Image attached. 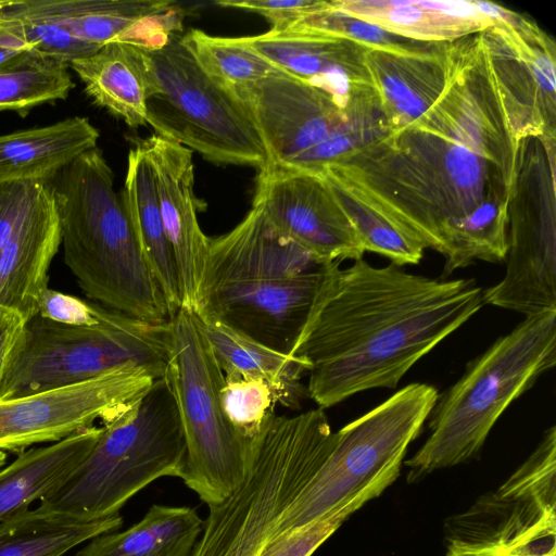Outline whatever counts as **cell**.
<instances>
[{
	"mask_svg": "<svg viewBox=\"0 0 556 556\" xmlns=\"http://www.w3.org/2000/svg\"><path fill=\"white\" fill-rule=\"evenodd\" d=\"M448 53L447 86L421 117L320 173L440 253L444 277L505 260L520 147L481 33L450 41Z\"/></svg>",
	"mask_w": 556,
	"mask_h": 556,
	"instance_id": "6da1fadb",
	"label": "cell"
},
{
	"mask_svg": "<svg viewBox=\"0 0 556 556\" xmlns=\"http://www.w3.org/2000/svg\"><path fill=\"white\" fill-rule=\"evenodd\" d=\"M483 305L473 279H433L364 258L332 268L292 354L309 366L307 394L325 409L394 389Z\"/></svg>",
	"mask_w": 556,
	"mask_h": 556,
	"instance_id": "7a4b0ae2",
	"label": "cell"
},
{
	"mask_svg": "<svg viewBox=\"0 0 556 556\" xmlns=\"http://www.w3.org/2000/svg\"><path fill=\"white\" fill-rule=\"evenodd\" d=\"M279 233L257 203L210 238L193 313L291 355L336 264Z\"/></svg>",
	"mask_w": 556,
	"mask_h": 556,
	"instance_id": "3957f363",
	"label": "cell"
},
{
	"mask_svg": "<svg viewBox=\"0 0 556 556\" xmlns=\"http://www.w3.org/2000/svg\"><path fill=\"white\" fill-rule=\"evenodd\" d=\"M113 182L98 147L50 180L64 262L91 300L134 318L168 323L167 303Z\"/></svg>",
	"mask_w": 556,
	"mask_h": 556,
	"instance_id": "277c9868",
	"label": "cell"
},
{
	"mask_svg": "<svg viewBox=\"0 0 556 556\" xmlns=\"http://www.w3.org/2000/svg\"><path fill=\"white\" fill-rule=\"evenodd\" d=\"M556 365V309L526 316L439 394L428 439L406 462L407 480L476 458L506 408Z\"/></svg>",
	"mask_w": 556,
	"mask_h": 556,
	"instance_id": "5b68a950",
	"label": "cell"
},
{
	"mask_svg": "<svg viewBox=\"0 0 556 556\" xmlns=\"http://www.w3.org/2000/svg\"><path fill=\"white\" fill-rule=\"evenodd\" d=\"M185 459L179 412L164 376L129 409L102 425L86 458L39 500L38 508L84 521L109 518L153 481L181 478Z\"/></svg>",
	"mask_w": 556,
	"mask_h": 556,
	"instance_id": "8992f818",
	"label": "cell"
},
{
	"mask_svg": "<svg viewBox=\"0 0 556 556\" xmlns=\"http://www.w3.org/2000/svg\"><path fill=\"white\" fill-rule=\"evenodd\" d=\"M336 442L337 432L321 408L291 417L271 414L252 441L245 480L232 495L207 506L188 556H258Z\"/></svg>",
	"mask_w": 556,
	"mask_h": 556,
	"instance_id": "52a82bcc",
	"label": "cell"
},
{
	"mask_svg": "<svg viewBox=\"0 0 556 556\" xmlns=\"http://www.w3.org/2000/svg\"><path fill=\"white\" fill-rule=\"evenodd\" d=\"M170 324H154L109 309L94 326H72L34 316L3 370L0 401L74 386L124 367L166 375Z\"/></svg>",
	"mask_w": 556,
	"mask_h": 556,
	"instance_id": "ba28073f",
	"label": "cell"
},
{
	"mask_svg": "<svg viewBox=\"0 0 556 556\" xmlns=\"http://www.w3.org/2000/svg\"><path fill=\"white\" fill-rule=\"evenodd\" d=\"M236 91L261 135L266 164L320 174L390 131L379 99L345 103L283 72Z\"/></svg>",
	"mask_w": 556,
	"mask_h": 556,
	"instance_id": "9c48e42d",
	"label": "cell"
},
{
	"mask_svg": "<svg viewBox=\"0 0 556 556\" xmlns=\"http://www.w3.org/2000/svg\"><path fill=\"white\" fill-rule=\"evenodd\" d=\"M157 92L147 101L155 135L217 165L262 168L267 153L237 91L207 74L179 33L148 49Z\"/></svg>",
	"mask_w": 556,
	"mask_h": 556,
	"instance_id": "30bf717a",
	"label": "cell"
},
{
	"mask_svg": "<svg viewBox=\"0 0 556 556\" xmlns=\"http://www.w3.org/2000/svg\"><path fill=\"white\" fill-rule=\"evenodd\" d=\"M170 356L166 370L186 442L181 480L207 506L232 495L245 480L252 441L224 413L219 391L225 376L193 311L180 307L169 320Z\"/></svg>",
	"mask_w": 556,
	"mask_h": 556,
	"instance_id": "8fae6325",
	"label": "cell"
},
{
	"mask_svg": "<svg viewBox=\"0 0 556 556\" xmlns=\"http://www.w3.org/2000/svg\"><path fill=\"white\" fill-rule=\"evenodd\" d=\"M438 396L431 384L409 383L338 430L332 452L283 511L274 536L327 516L389 469L402 466Z\"/></svg>",
	"mask_w": 556,
	"mask_h": 556,
	"instance_id": "7c38bea8",
	"label": "cell"
},
{
	"mask_svg": "<svg viewBox=\"0 0 556 556\" xmlns=\"http://www.w3.org/2000/svg\"><path fill=\"white\" fill-rule=\"evenodd\" d=\"M556 140L520 141L508 206L506 270L483 303L525 316L556 309Z\"/></svg>",
	"mask_w": 556,
	"mask_h": 556,
	"instance_id": "4fadbf2b",
	"label": "cell"
},
{
	"mask_svg": "<svg viewBox=\"0 0 556 556\" xmlns=\"http://www.w3.org/2000/svg\"><path fill=\"white\" fill-rule=\"evenodd\" d=\"M476 5L494 24L480 31L516 138L556 140V45L530 17L496 3Z\"/></svg>",
	"mask_w": 556,
	"mask_h": 556,
	"instance_id": "5bb4252c",
	"label": "cell"
},
{
	"mask_svg": "<svg viewBox=\"0 0 556 556\" xmlns=\"http://www.w3.org/2000/svg\"><path fill=\"white\" fill-rule=\"evenodd\" d=\"M154 377L124 367L74 386L0 401V451L21 454L34 444L59 442L110 422L129 409Z\"/></svg>",
	"mask_w": 556,
	"mask_h": 556,
	"instance_id": "9a60e30c",
	"label": "cell"
},
{
	"mask_svg": "<svg viewBox=\"0 0 556 556\" xmlns=\"http://www.w3.org/2000/svg\"><path fill=\"white\" fill-rule=\"evenodd\" d=\"M253 202L279 233L321 260L357 261L366 252L320 174L265 164Z\"/></svg>",
	"mask_w": 556,
	"mask_h": 556,
	"instance_id": "2e32d148",
	"label": "cell"
},
{
	"mask_svg": "<svg viewBox=\"0 0 556 556\" xmlns=\"http://www.w3.org/2000/svg\"><path fill=\"white\" fill-rule=\"evenodd\" d=\"M281 72L314 84L345 103L378 99L366 64L368 48L352 39L293 28L245 37Z\"/></svg>",
	"mask_w": 556,
	"mask_h": 556,
	"instance_id": "e0dca14e",
	"label": "cell"
},
{
	"mask_svg": "<svg viewBox=\"0 0 556 556\" xmlns=\"http://www.w3.org/2000/svg\"><path fill=\"white\" fill-rule=\"evenodd\" d=\"M151 161L165 235L176 262L181 307L193 309L208 240L198 213L203 211L193 191L192 151L157 135L142 139Z\"/></svg>",
	"mask_w": 556,
	"mask_h": 556,
	"instance_id": "ac0fdd59",
	"label": "cell"
},
{
	"mask_svg": "<svg viewBox=\"0 0 556 556\" xmlns=\"http://www.w3.org/2000/svg\"><path fill=\"white\" fill-rule=\"evenodd\" d=\"M61 245L60 224L50 180L35 194L9 240L0 249V307L20 312L28 321L38 314V298Z\"/></svg>",
	"mask_w": 556,
	"mask_h": 556,
	"instance_id": "d6986e66",
	"label": "cell"
},
{
	"mask_svg": "<svg viewBox=\"0 0 556 556\" xmlns=\"http://www.w3.org/2000/svg\"><path fill=\"white\" fill-rule=\"evenodd\" d=\"M448 42L367 51L366 64L390 131L416 122L444 92L450 78Z\"/></svg>",
	"mask_w": 556,
	"mask_h": 556,
	"instance_id": "ffe728a7",
	"label": "cell"
},
{
	"mask_svg": "<svg viewBox=\"0 0 556 556\" xmlns=\"http://www.w3.org/2000/svg\"><path fill=\"white\" fill-rule=\"evenodd\" d=\"M16 5L77 39L102 47L123 40L148 49L139 31L146 26L181 29L182 11L166 0H16Z\"/></svg>",
	"mask_w": 556,
	"mask_h": 556,
	"instance_id": "44dd1931",
	"label": "cell"
},
{
	"mask_svg": "<svg viewBox=\"0 0 556 556\" xmlns=\"http://www.w3.org/2000/svg\"><path fill=\"white\" fill-rule=\"evenodd\" d=\"M70 67L92 101L130 128L146 126L147 101L157 92L147 48L116 40L74 60Z\"/></svg>",
	"mask_w": 556,
	"mask_h": 556,
	"instance_id": "7402d4cb",
	"label": "cell"
},
{
	"mask_svg": "<svg viewBox=\"0 0 556 556\" xmlns=\"http://www.w3.org/2000/svg\"><path fill=\"white\" fill-rule=\"evenodd\" d=\"M331 5L394 35L420 42H448L494 24L475 0H334Z\"/></svg>",
	"mask_w": 556,
	"mask_h": 556,
	"instance_id": "603a6c76",
	"label": "cell"
},
{
	"mask_svg": "<svg viewBox=\"0 0 556 556\" xmlns=\"http://www.w3.org/2000/svg\"><path fill=\"white\" fill-rule=\"evenodd\" d=\"M99 130L87 117L0 136V184L51 180L80 154L97 148Z\"/></svg>",
	"mask_w": 556,
	"mask_h": 556,
	"instance_id": "cb8c5ba5",
	"label": "cell"
},
{
	"mask_svg": "<svg viewBox=\"0 0 556 556\" xmlns=\"http://www.w3.org/2000/svg\"><path fill=\"white\" fill-rule=\"evenodd\" d=\"M121 197L172 319L182 305L180 281L162 222L151 161L142 140L129 150Z\"/></svg>",
	"mask_w": 556,
	"mask_h": 556,
	"instance_id": "d4e9b609",
	"label": "cell"
},
{
	"mask_svg": "<svg viewBox=\"0 0 556 556\" xmlns=\"http://www.w3.org/2000/svg\"><path fill=\"white\" fill-rule=\"evenodd\" d=\"M102 433L101 427L76 432L43 447L17 455L0 470V522L29 508L63 482L86 458Z\"/></svg>",
	"mask_w": 556,
	"mask_h": 556,
	"instance_id": "484cf974",
	"label": "cell"
},
{
	"mask_svg": "<svg viewBox=\"0 0 556 556\" xmlns=\"http://www.w3.org/2000/svg\"><path fill=\"white\" fill-rule=\"evenodd\" d=\"M194 319L224 375L264 380L271 388L277 403L288 408L299 407L304 395L301 380L309 371L306 362L270 350L195 314Z\"/></svg>",
	"mask_w": 556,
	"mask_h": 556,
	"instance_id": "4316f807",
	"label": "cell"
},
{
	"mask_svg": "<svg viewBox=\"0 0 556 556\" xmlns=\"http://www.w3.org/2000/svg\"><path fill=\"white\" fill-rule=\"evenodd\" d=\"M202 528L193 508L154 504L130 528L94 536L74 556H188Z\"/></svg>",
	"mask_w": 556,
	"mask_h": 556,
	"instance_id": "83f0119b",
	"label": "cell"
},
{
	"mask_svg": "<svg viewBox=\"0 0 556 556\" xmlns=\"http://www.w3.org/2000/svg\"><path fill=\"white\" fill-rule=\"evenodd\" d=\"M122 525L119 514L84 521L27 508L0 522V556H62Z\"/></svg>",
	"mask_w": 556,
	"mask_h": 556,
	"instance_id": "f1b7e54d",
	"label": "cell"
},
{
	"mask_svg": "<svg viewBox=\"0 0 556 556\" xmlns=\"http://www.w3.org/2000/svg\"><path fill=\"white\" fill-rule=\"evenodd\" d=\"M70 64L26 50L0 66V111L25 116L35 106L67 98L75 83Z\"/></svg>",
	"mask_w": 556,
	"mask_h": 556,
	"instance_id": "f546056e",
	"label": "cell"
},
{
	"mask_svg": "<svg viewBox=\"0 0 556 556\" xmlns=\"http://www.w3.org/2000/svg\"><path fill=\"white\" fill-rule=\"evenodd\" d=\"M184 39L202 68L235 90L281 72L245 37H219L191 28Z\"/></svg>",
	"mask_w": 556,
	"mask_h": 556,
	"instance_id": "4dcf8cb0",
	"label": "cell"
},
{
	"mask_svg": "<svg viewBox=\"0 0 556 556\" xmlns=\"http://www.w3.org/2000/svg\"><path fill=\"white\" fill-rule=\"evenodd\" d=\"M328 185L352 223L365 251L378 253L400 267L420 262L425 251L420 243L365 200L341 187Z\"/></svg>",
	"mask_w": 556,
	"mask_h": 556,
	"instance_id": "1f68e13d",
	"label": "cell"
},
{
	"mask_svg": "<svg viewBox=\"0 0 556 556\" xmlns=\"http://www.w3.org/2000/svg\"><path fill=\"white\" fill-rule=\"evenodd\" d=\"M400 471L401 466L389 469L356 496L327 516L296 530L271 538L258 556H312L352 514L392 484Z\"/></svg>",
	"mask_w": 556,
	"mask_h": 556,
	"instance_id": "d6a6232c",
	"label": "cell"
},
{
	"mask_svg": "<svg viewBox=\"0 0 556 556\" xmlns=\"http://www.w3.org/2000/svg\"><path fill=\"white\" fill-rule=\"evenodd\" d=\"M224 376L219 391L224 413L242 437L253 441L275 413L274 392L268 383L257 378Z\"/></svg>",
	"mask_w": 556,
	"mask_h": 556,
	"instance_id": "836d02e7",
	"label": "cell"
},
{
	"mask_svg": "<svg viewBox=\"0 0 556 556\" xmlns=\"http://www.w3.org/2000/svg\"><path fill=\"white\" fill-rule=\"evenodd\" d=\"M293 28L339 35L371 49L408 50L426 43L394 35L374 24L353 17L334 9L330 1L324 9L305 16L291 29Z\"/></svg>",
	"mask_w": 556,
	"mask_h": 556,
	"instance_id": "e575fe53",
	"label": "cell"
},
{
	"mask_svg": "<svg viewBox=\"0 0 556 556\" xmlns=\"http://www.w3.org/2000/svg\"><path fill=\"white\" fill-rule=\"evenodd\" d=\"M217 5L257 13L270 23L269 31L291 29L305 16L324 9L323 0H219Z\"/></svg>",
	"mask_w": 556,
	"mask_h": 556,
	"instance_id": "d590c367",
	"label": "cell"
},
{
	"mask_svg": "<svg viewBox=\"0 0 556 556\" xmlns=\"http://www.w3.org/2000/svg\"><path fill=\"white\" fill-rule=\"evenodd\" d=\"M109 309L49 287L38 298V315L65 325L86 327L98 325L104 319Z\"/></svg>",
	"mask_w": 556,
	"mask_h": 556,
	"instance_id": "8d00e7d4",
	"label": "cell"
},
{
	"mask_svg": "<svg viewBox=\"0 0 556 556\" xmlns=\"http://www.w3.org/2000/svg\"><path fill=\"white\" fill-rule=\"evenodd\" d=\"M41 180L0 184V249L9 240Z\"/></svg>",
	"mask_w": 556,
	"mask_h": 556,
	"instance_id": "74e56055",
	"label": "cell"
},
{
	"mask_svg": "<svg viewBox=\"0 0 556 556\" xmlns=\"http://www.w3.org/2000/svg\"><path fill=\"white\" fill-rule=\"evenodd\" d=\"M26 323V318L20 312L0 307V381L8 359Z\"/></svg>",
	"mask_w": 556,
	"mask_h": 556,
	"instance_id": "f35d334b",
	"label": "cell"
},
{
	"mask_svg": "<svg viewBox=\"0 0 556 556\" xmlns=\"http://www.w3.org/2000/svg\"><path fill=\"white\" fill-rule=\"evenodd\" d=\"M503 554L505 556H556V532L527 539Z\"/></svg>",
	"mask_w": 556,
	"mask_h": 556,
	"instance_id": "ab89813d",
	"label": "cell"
},
{
	"mask_svg": "<svg viewBox=\"0 0 556 556\" xmlns=\"http://www.w3.org/2000/svg\"><path fill=\"white\" fill-rule=\"evenodd\" d=\"M446 556H505L493 551L448 549Z\"/></svg>",
	"mask_w": 556,
	"mask_h": 556,
	"instance_id": "60d3db41",
	"label": "cell"
},
{
	"mask_svg": "<svg viewBox=\"0 0 556 556\" xmlns=\"http://www.w3.org/2000/svg\"><path fill=\"white\" fill-rule=\"evenodd\" d=\"M21 52L23 51H16L0 43V66Z\"/></svg>",
	"mask_w": 556,
	"mask_h": 556,
	"instance_id": "b9f144b4",
	"label": "cell"
},
{
	"mask_svg": "<svg viewBox=\"0 0 556 556\" xmlns=\"http://www.w3.org/2000/svg\"><path fill=\"white\" fill-rule=\"evenodd\" d=\"M7 463V453L0 451V470L5 466Z\"/></svg>",
	"mask_w": 556,
	"mask_h": 556,
	"instance_id": "7bdbcfd3",
	"label": "cell"
}]
</instances>
